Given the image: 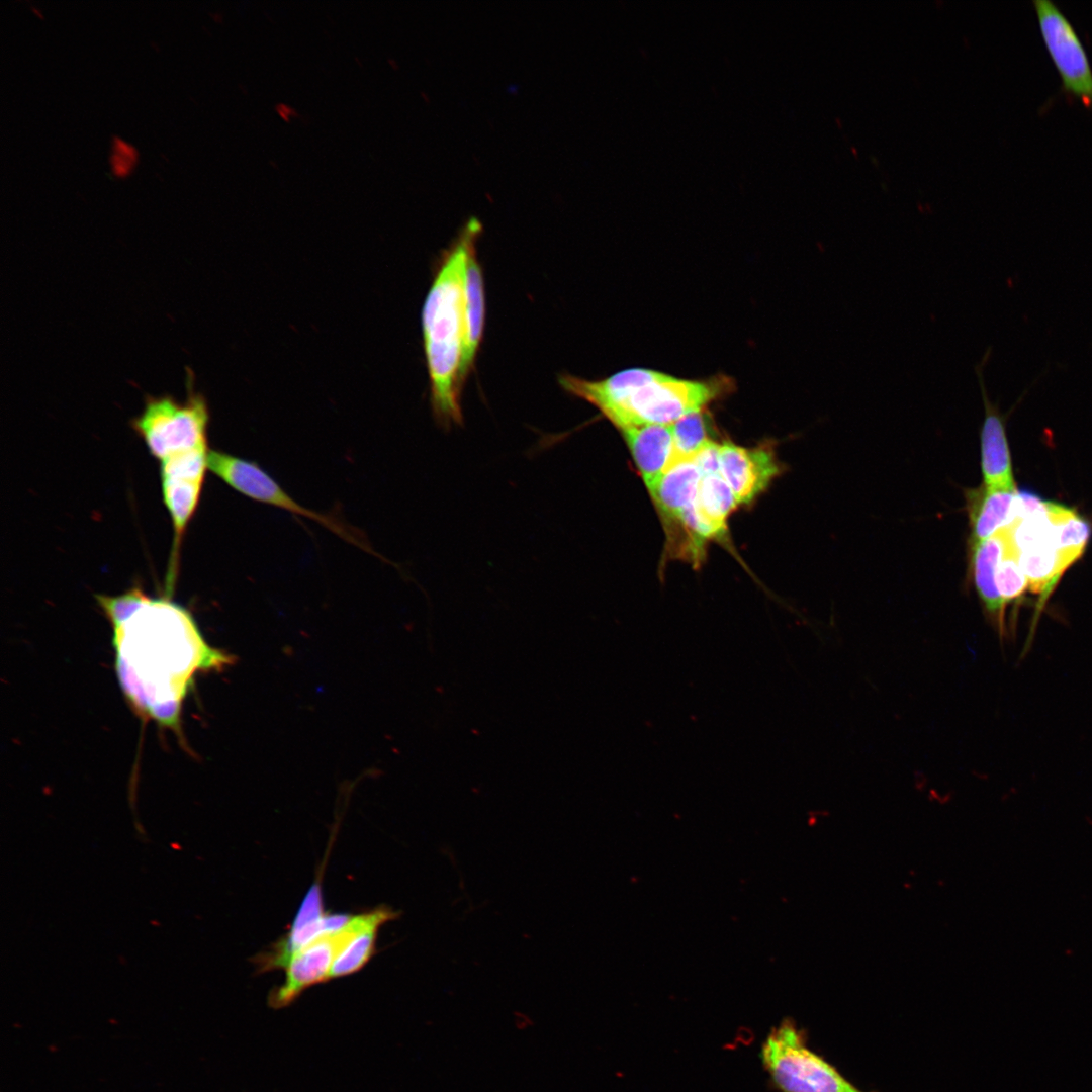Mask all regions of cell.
I'll list each match as a JSON object with an SVG mask.
<instances>
[{
  "label": "cell",
  "mask_w": 1092,
  "mask_h": 1092,
  "mask_svg": "<svg viewBox=\"0 0 1092 1092\" xmlns=\"http://www.w3.org/2000/svg\"><path fill=\"white\" fill-rule=\"evenodd\" d=\"M96 601L112 625L115 671L128 703L140 716L178 732L196 673L221 670L234 656L210 646L192 614L169 597L151 598L135 587Z\"/></svg>",
  "instance_id": "6da1fadb"
},
{
  "label": "cell",
  "mask_w": 1092,
  "mask_h": 1092,
  "mask_svg": "<svg viewBox=\"0 0 1092 1092\" xmlns=\"http://www.w3.org/2000/svg\"><path fill=\"white\" fill-rule=\"evenodd\" d=\"M482 230L470 217L446 251L426 297L422 326L430 379V400L445 427L462 422L461 377L464 345V270L469 250Z\"/></svg>",
  "instance_id": "7a4b0ae2"
},
{
  "label": "cell",
  "mask_w": 1092,
  "mask_h": 1092,
  "mask_svg": "<svg viewBox=\"0 0 1092 1092\" xmlns=\"http://www.w3.org/2000/svg\"><path fill=\"white\" fill-rule=\"evenodd\" d=\"M559 383L566 392L596 406L620 431L671 425L704 411L731 388V381L722 376L687 380L644 368L623 370L601 380L561 374Z\"/></svg>",
  "instance_id": "3957f363"
},
{
  "label": "cell",
  "mask_w": 1092,
  "mask_h": 1092,
  "mask_svg": "<svg viewBox=\"0 0 1092 1092\" xmlns=\"http://www.w3.org/2000/svg\"><path fill=\"white\" fill-rule=\"evenodd\" d=\"M187 371L185 400L147 395L141 414L131 420L132 429L160 461L207 446L209 410L204 396L194 389L192 371Z\"/></svg>",
  "instance_id": "277c9868"
},
{
  "label": "cell",
  "mask_w": 1092,
  "mask_h": 1092,
  "mask_svg": "<svg viewBox=\"0 0 1092 1092\" xmlns=\"http://www.w3.org/2000/svg\"><path fill=\"white\" fill-rule=\"evenodd\" d=\"M760 1056L763 1067L783 1092H863L810 1050L791 1020L771 1029Z\"/></svg>",
  "instance_id": "5b68a950"
},
{
  "label": "cell",
  "mask_w": 1092,
  "mask_h": 1092,
  "mask_svg": "<svg viewBox=\"0 0 1092 1092\" xmlns=\"http://www.w3.org/2000/svg\"><path fill=\"white\" fill-rule=\"evenodd\" d=\"M398 913L389 907H378L370 912L353 915L351 921L340 931L323 935L297 951L285 967L282 985L269 994L268 1003L282 1008L292 1003L306 988L329 980L331 967L346 943L368 925L397 918Z\"/></svg>",
  "instance_id": "8992f818"
},
{
  "label": "cell",
  "mask_w": 1092,
  "mask_h": 1092,
  "mask_svg": "<svg viewBox=\"0 0 1092 1092\" xmlns=\"http://www.w3.org/2000/svg\"><path fill=\"white\" fill-rule=\"evenodd\" d=\"M208 469L243 495L316 521L343 539L369 550L363 540L340 520L307 509L293 499L256 462L222 451L210 450Z\"/></svg>",
  "instance_id": "52a82bcc"
},
{
  "label": "cell",
  "mask_w": 1092,
  "mask_h": 1092,
  "mask_svg": "<svg viewBox=\"0 0 1092 1092\" xmlns=\"http://www.w3.org/2000/svg\"><path fill=\"white\" fill-rule=\"evenodd\" d=\"M1046 49L1061 78L1062 88L1092 108V68L1070 20L1050 0H1033Z\"/></svg>",
  "instance_id": "ba28073f"
},
{
  "label": "cell",
  "mask_w": 1092,
  "mask_h": 1092,
  "mask_svg": "<svg viewBox=\"0 0 1092 1092\" xmlns=\"http://www.w3.org/2000/svg\"><path fill=\"white\" fill-rule=\"evenodd\" d=\"M719 469L737 504H748L781 472L768 447L745 448L730 442L719 444Z\"/></svg>",
  "instance_id": "9c48e42d"
},
{
  "label": "cell",
  "mask_w": 1092,
  "mask_h": 1092,
  "mask_svg": "<svg viewBox=\"0 0 1092 1092\" xmlns=\"http://www.w3.org/2000/svg\"><path fill=\"white\" fill-rule=\"evenodd\" d=\"M990 354L991 348H988L981 362L975 366L985 410L980 431L983 482L987 487H1015L1005 418L998 405L990 401L984 382L983 369Z\"/></svg>",
  "instance_id": "30bf717a"
},
{
  "label": "cell",
  "mask_w": 1092,
  "mask_h": 1092,
  "mask_svg": "<svg viewBox=\"0 0 1092 1092\" xmlns=\"http://www.w3.org/2000/svg\"><path fill=\"white\" fill-rule=\"evenodd\" d=\"M1006 549V537L1003 531L982 542L971 544V575L975 588L994 623L1000 636L1005 637V607L998 593L995 575L997 566Z\"/></svg>",
  "instance_id": "8fae6325"
},
{
  "label": "cell",
  "mask_w": 1092,
  "mask_h": 1092,
  "mask_svg": "<svg viewBox=\"0 0 1092 1092\" xmlns=\"http://www.w3.org/2000/svg\"><path fill=\"white\" fill-rule=\"evenodd\" d=\"M1016 487L983 485L968 494L971 544L994 537L1015 521Z\"/></svg>",
  "instance_id": "7c38bea8"
},
{
  "label": "cell",
  "mask_w": 1092,
  "mask_h": 1092,
  "mask_svg": "<svg viewBox=\"0 0 1092 1092\" xmlns=\"http://www.w3.org/2000/svg\"><path fill=\"white\" fill-rule=\"evenodd\" d=\"M701 477L695 460H687L670 467L647 487L665 530L695 504Z\"/></svg>",
  "instance_id": "4fadbf2b"
},
{
  "label": "cell",
  "mask_w": 1092,
  "mask_h": 1092,
  "mask_svg": "<svg viewBox=\"0 0 1092 1092\" xmlns=\"http://www.w3.org/2000/svg\"><path fill=\"white\" fill-rule=\"evenodd\" d=\"M621 432L646 487H649L669 466L673 451L670 425H647Z\"/></svg>",
  "instance_id": "5bb4252c"
},
{
  "label": "cell",
  "mask_w": 1092,
  "mask_h": 1092,
  "mask_svg": "<svg viewBox=\"0 0 1092 1092\" xmlns=\"http://www.w3.org/2000/svg\"><path fill=\"white\" fill-rule=\"evenodd\" d=\"M485 321V295L482 270L475 245L468 252L464 270V345L461 377L464 382L473 366Z\"/></svg>",
  "instance_id": "9a60e30c"
},
{
  "label": "cell",
  "mask_w": 1092,
  "mask_h": 1092,
  "mask_svg": "<svg viewBox=\"0 0 1092 1092\" xmlns=\"http://www.w3.org/2000/svg\"><path fill=\"white\" fill-rule=\"evenodd\" d=\"M737 500L720 471L702 474L695 512L701 531L707 540L726 536L727 519L737 507Z\"/></svg>",
  "instance_id": "2e32d148"
},
{
  "label": "cell",
  "mask_w": 1092,
  "mask_h": 1092,
  "mask_svg": "<svg viewBox=\"0 0 1092 1092\" xmlns=\"http://www.w3.org/2000/svg\"><path fill=\"white\" fill-rule=\"evenodd\" d=\"M203 481L189 477H161L163 499L174 530L172 560L175 562L181 539L199 504Z\"/></svg>",
  "instance_id": "e0dca14e"
},
{
  "label": "cell",
  "mask_w": 1092,
  "mask_h": 1092,
  "mask_svg": "<svg viewBox=\"0 0 1092 1092\" xmlns=\"http://www.w3.org/2000/svg\"><path fill=\"white\" fill-rule=\"evenodd\" d=\"M1028 588L1041 595L1040 606L1051 595L1062 573L1069 567L1053 541L1017 552Z\"/></svg>",
  "instance_id": "ac0fdd59"
},
{
  "label": "cell",
  "mask_w": 1092,
  "mask_h": 1092,
  "mask_svg": "<svg viewBox=\"0 0 1092 1092\" xmlns=\"http://www.w3.org/2000/svg\"><path fill=\"white\" fill-rule=\"evenodd\" d=\"M1091 536L1090 524L1072 509L1057 504L1053 539L1069 566L1083 554Z\"/></svg>",
  "instance_id": "d6986e66"
},
{
  "label": "cell",
  "mask_w": 1092,
  "mask_h": 1092,
  "mask_svg": "<svg viewBox=\"0 0 1092 1092\" xmlns=\"http://www.w3.org/2000/svg\"><path fill=\"white\" fill-rule=\"evenodd\" d=\"M670 428L673 451L666 470L679 462L693 460L713 441L708 436L707 422L703 411L685 416L671 424Z\"/></svg>",
  "instance_id": "ffe728a7"
},
{
  "label": "cell",
  "mask_w": 1092,
  "mask_h": 1092,
  "mask_svg": "<svg viewBox=\"0 0 1092 1092\" xmlns=\"http://www.w3.org/2000/svg\"><path fill=\"white\" fill-rule=\"evenodd\" d=\"M384 923L377 921L368 925L346 943L331 967L329 980L358 972L368 963L375 951L377 932Z\"/></svg>",
  "instance_id": "44dd1931"
},
{
  "label": "cell",
  "mask_w": 1092,
  "mask_h": 1092,
  "mask_svg": "<svg viewBox=\"0 0 1092 1092\" xmlns=\"http://www.w3.org/2000/svg\"><path fill=\"white\" fill-rule=\"evenodd\" d=\"M995 581L1005 608L1021 598L1028 587V580L1019 564L1017 553L1009 545L1007 538L1005 553L996 569Z\"/></svg>",
  "instance_id": "7402d4cb"
},
{
  "label": "cell",
  "mask_w": 1092,
  "mask_h": 1092,
  "mask_svg": "<svg viewBox=\"0 0 1092 1092\" xmlns=\"http://www.w3.org/2000/svg\"><path fill=\"white\" fill-rule=\"evenodd\" d=\"M139 151L131 143L117 135L111 139L108 165L114 178L125 179L130 176L139 163Z\"/></svg>",
  "instance_id": "603a6c76"
},
{
  "label": "cell",
  "mask_w": 1092,
  "mask_h": 1092,
  "mask_svg": "<svg viewBox=\"0 0 1092 1092\" xmlns=\"http://www.w3.org/2000/svg\"><path fill=\"white\" fill-rule=\"evenodd\" d=\"M325 914L321 881H318L314 883L306 893L289 930H298L310 923L316 922L321 920Z\"/></svg>",
  "instance_id": "cb8c5ba5"
},
{
  "label": "cell",
  "mask_w": 1092,
  "mask_h": 1092,
  "mask_svg": "<svg viewBox=\"0 0 1092 1092\" xmlns=\"http://www.w3.org/2000/svg\"><path fill=\"white\" fill-rule=\"evenodd\" d=\"M31 8H32V10H33V12H34V14H35V15H37V16L41 15V12H40L39 10H36V9H35L36 7H34V6H31Z\"/></svg>",
  "instance_id": "d4e9b609"
}]
</instances>
